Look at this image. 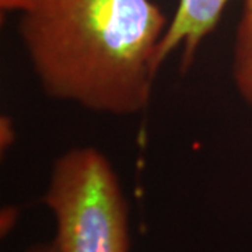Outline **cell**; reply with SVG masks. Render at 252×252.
<instances>
[{"label":"cell","instance_id":"5b68a950","mask_svg":"<svg viewBox=\"0 0 252 252\" xmlns=\"http://www.w3.org/2000/svg\"><path fill=\"white\" fill-rule=\"evenodd\" d=\"M35 0H0V9L6 13H21Z\"/></svg>","mask_w":252,"mask_h":252},{"label":"cell","instance_id":"3957f363","mask_svg":"<svg viewBox=\"0 0 252 252\" xmlns=\"http://www.w3.org/2000/svg\"><path fill=\"white\" fill-rule=\"evenodd\" d=\"M230 0H178V6L162 36L158 63L182 49V70L192 63L202 41L217 27Z\"/></svg>","mask_w":252,"mask_h":252},{"label":"cell","instance_id":"6da1fadb","mask_svg":"<svg viewBox=\"0 0 252 252\" xmlns=\"http://www.w3.org/2000/svg\"><path fill=\"white\" fill-rule=\"evenodd\" d=\"M168 24L153 0H35L18 32L49 97L126 117L150 102Z\"/></svg>","mask_w":252,"mask_h":252},{"label":"cell","instance_id":"7a4b0ae2","mask_svg":"<svg viewBox=\"0 0 252 252\" xmlns=\"http://www.w3.org/2000/svg\"><path fill=\"white\" fill-rule=\"evenodd\" d=\"M44 202L56 223L58 252H129V213L118 175L94 147L56 158Z\"/></svg>","mask_w":252,"mask_h":252},{"label":"cell","instance_id":"277c9868","mask_svg":"<svg viewBox=\"0 0 252 252\" xmlns=\"http://www.w3.org/2000/svg\"><path fill=\"white\" fill-rule=\"evenodd\" d=\"M233 79L240 95L252 107V0H244L237 24Z\"/></svg>","mask_w":252,"mask_h":252},{"label":"cell","instance_id":"8992f818","mask_svg":"<svg viewBox=\"0 0 252 252\" xmlns=\"http://www.w3.org/2000/svg\"><path fill=\"white\" fill-rule=\"evenodd\" d=\"M27 252H58V250H56V245L54 243H51L35 245V247L30 248Z\"/></svg>","mask_w":252,"mask_h":252}]
</instances>
